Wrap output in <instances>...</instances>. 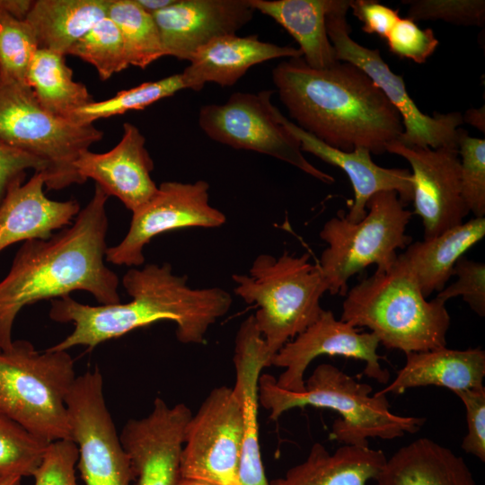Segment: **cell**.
<instances>
[{
	"mask_svg": "<svg viewBox=\"0 0 485 485\" xmlns=\"http://www.w3.org/2000/svg\"><path fill=\"white\" fill-rule=\"evenodd\" d=\"M109 196L95 184L94 193L72 224L47 240L25 241L8 274L0 281V350L12 343L14 320L29 304L92 294L101 304L120 302L119 280L105 264Z\"/></svg>",
	"mask_w": 485,
	"mask_h": 485,
	"instance_id": "cell-1",
	"label": "cell"
},
{
	"mask_svg": "<svg viewBox=\"0 0 485 485\" xmlns=\"http://www.w3.org/2000/svg\"><path fill=\"white\" fill-rule=\"evenodd\" d=\"M122 286L131 297L125 304L88 305L70 295L51 300V320L71 322L74 330L49 349L67 351L75 346L93 349L161 321L176 324V338L181 343L200 344L210 326L227 313L233 302L223 288L190 287L188 278L175 275L170 263L130 269L122 278Z\"/></svg>",
	"mask_w": 485,
	"mask_h": 485,
	"instance_id": "cell-2",
	"label": "cell"
},
{
	"mask_svg": "<svg viewBox=\"0 0 485 485\" xmlns=\"http://www.w3.org/2000/svg\"><path fill=\"white\" fill-rule=\"evenodd\" d=\"M272 80L295 124L331 147H364L379 155L403 133L397 110L350 63L315 69L303 57H291L273 68Z\"/></svg>",
	"mask_w": 485,
	"mask_h": 485,
	"instance_id": "cell-3",
	"label": "cell"
},
{
	"mask_svg": "<svg viewBox=\"0 0 485 485\" xmlns=\"http://www.w3.org/2000/svg\"><path fill=\"white\" fill-rule=\"evenodd\" d=\"M345 296L340 320L369 329L389 349L406 355L446 347L451 319L445 303L427 300L401 254Z\"/></svg>",
	"mask_w": 485,
	"mask_h": 485,
	"instance_id": "cell-4",
	"label": "cell"
},
{
	"mask_svg": "<svg viewBox=\"0 0 485 485\" xmlns=\"http://www.w3.org/2000/svg\"><path fill=\"white\" fill-rule=\"evenodd\" d=\"M372 392L370 384L327 363L317 366L304 380L302 392L280 389L271 375L259 378V402L270 419L278 420L285 412L306 406L334 410L340 418L332 424L330 439L342 445L368 446L369 438H399L419 432L425 424L422 417L394 414L386 395H371Z\"/></svg>",
	"mask_w": 485,
	"mask_h": 485,
	"instance_id": "cell-5",
	"label": "cell"
},
{
	"mask_svg": "<svg viewBox=\"0 0 485 485\" xmlns=\"http://www.w3.org/2000/svg\"><path fill=\"white\" fill-rule=\"evenodd\" d=\"M234 293L255 304L252 314L271 361L289 340L313 324L323 309L320 300L328 287L318 264L310 255L285 251L280 257L260 254L249 275L234 274Z\"/></svg>",
	"mask_w": 485,
	"mask_h": 485,
	"instance_id": "cell-6",
	"label": "cell"
},
{
	"mask_svg": "<svg viewBox=\"0 0 485 485\" xmlns=\"http://www.w3.org/2000/svg\"><path fill=\"white\" fill-rule=\"evenodd\" d=\"M75 378L67 351L14 340L0 350V410L48 443L72 440L66 399Z\"/></svg>",
	"mask_w": 485,
	"mask_h": 485,
	"instance_id": "cell-7",
	"label": "cell"
},
{
	"mask_svg": "<svg viewBox=\"0 0 485 485\" xmlns=\"http://www.w3.org/2000/svg\"><path fill=\"white\" fill-rule=\"evenodd\" d=\"M395 191H381L370 198L367 213L357 223L348 220L340 210L320 232L327 244L318 263L328 292L346 295L349 278L375 264L376 271L389 269L397 260V250L412 242L406 234L412 212Z\"/></svg>",
	"mask_w": 485,
	"mask_h": 485,
	"instance_id": "cell-8",
	"label": "cell"
},
{
	"mask_svg": "<svg viewBox=\"0 0 485 485\" xmlns=\"http://www.w3.org/2000/svg\"><path fill=\"white\" fill-rule=\"evenodd\" d=\"M102 137L93 124L81 125L48 113L29 85L0 77V141L44 163L48 190L84 183L75 163Z\"/></svg>",
	"mask_w": 485,
	"mask_h": 485,
	"instance_id": "cell-9",
	"label": "cell"
},
{
	"mask_svg": "<svg viewBox=\"0 0 485 485\" xmlns=\"http://www.w3.org/2000/svg\"><path fill=\"white\" fill-rule=\"evenodd\" d=\"M274 91L233 93L222 104H206L198 125L212 140L235 149L267 154L287 163L327 184L334 178L304 156L299 141L280 123L271 102Z\"/></svg>",
	"mask_w": 485,
	"mask_h": 485,
	"instance_id": "cell-10",
	"label": "cell"
},
{
	"mask_svg": "<svg viewBox=\"0 0 485 485\" xmlns=\"http://www.w3.org/2000/svg\"><path fill=\"white\" fill-rule=\"evenodd\" d=\"M349 4L326 16V30L338 61L350 63L365 72L399 112L403 133L398 142L406 146L436 149L457 146L463 115L458 111L445 114H424L409 95L402 76L394 74L381 57L379 49H371L356 42L347 21Z\"/></svg>",
	"mask_w": 485,
	"mask_h": 485,
	"instance_id": "cell-11",
	"label": "cell"
},
{
	"mask_svg": "<svg viewBox=\"0 0 485 485\" xmlns=\"http://www.w3.org/2000/svg\"><path fill=\"white\" fill-rule=\"evenodd\" d=\"M242 441V401L225 385L211 390L190 419L181 455V478L238 485Z\"/></svg>",
	"mask_w": 485,
	"mask_h": 485,
	"instance_id": "cell-12",
	"label": "cell"
},
{
	"mask_svg": "<svg viewBox=\"0 0 485 485\" xmlns=\"http://www.w3.org/2000/svg\"><path fill=\"white\" fill-rule=\"evenodd\" d=\"M66 403L85 485H130L134 478L129 458L108 410L97 367L76 376Z\"/></svg>",
	"mask_w": 485,
	"mask_h": 485,
	"instance_id": "cell-13",
	"label": "cell"
},
{
	"mask_svg": "<svg viewBox=\"0 0 485 485\" xmlns=\"http://www.w3.org/2000/svg\"><path fill=\"white\" fill-rule=\"evenodd\" d=\"M225 222V214L209 203L207 181L162 182L154 197L132 212L127 234L119 243L107 248L105 260L138 267L145 262V246L154 237L182 228H216Z\"/></svg>",
	"mask_w": 485,
	"mask_h": 485,
	"instance_id": "cell-14",
	"label": "cell"
},
{
	"mask_svg": "<svg viewBox=\"0 0 485 485\" xmlns=\"http://www.w3.org/2000/svg\"><path fill=\"white\" fill-rule=\"evenodd\" d=\"M380 342L372 332H359L349 323L336 319L331 311L323 310L320 317L303 332L287 342L271 358L270 366L284 368L275 378L280 389L304 391V373L322 355L341 356L362 360L364 375L381 384H387L390 373L380 364L377 354Z\"/></svg>",
	"mask_w": 485,
	"mask_h": 485,
	"instance_id": "cell-15",
	"label": "cell"
},
{
	"mask_svg": "<svg viewBox=\"0 0 485 485\" xmlns=\"http://www.w3.org/2000/svg\"><path fill=\"white\" fill-rule=\"evenodd\" d=\"M386 152L406 159L413 178L414 214L420 216L424 239L463 223L470 213L462 195L458 146L436 149L392 142Z\"/></svg>",
	"mask_w": 485,
	"mask_h": 485,
	"instance_id": "cell-16",
	"label": "cell"
},
{
	"mask_svg": "<svg viewBox=\"0 0 485 485\" xmlns=\"http://www.w3.org/2000/svg\"><path fill=\"white\" fill-rule=\"evenodd\" d=\"M191 416L186 404L170 407L157 397L147 416L127 421L119 437L137 485H177L185 430Z\"/></svg>",
	"mask_w": 485,
	"mask_h": 485,
	"instance_id": "cell-17",
	"label": "cell"
},
{
	"mask_svg": "<svg viewBox=\"0 0 485 485\" xmlns=\"http://www.w3.org/2000/svg\"><path fill=\"white\" fill-rule=\"evenodd\" d=\"M254 13L250 0H174L153 17L165 56L190 61L214 39L236 34Z\"/></svg>",
	"mask_w": 485,
	"mask_h": 485,
	"instance_id": "cell-18",
	"label": "cell"
},
{
	"mask_svg": "<svg viewBox=\"0 0 485 485\" xmlns=\"http://www.w3.org/2000/svg\"><path fill=\"white\" fill-rule=\"evenodd\" d=\"M75 167L86 181L95 184L110 197L119 198L131 212L149 201L158 190L151 172L154 161L146 147V138L137 127L126 122L120 141L110 151H84Z\"/></svg>",
	"mask_w": 485,
	"mask_h": 485,
	"instance_id": "cell-19",
	"label": "cell"
},
{
	"mask_svg": "<svg viewBox=\"0 0 485 485\" xmlns=\"http://www.w3.org/2000/svg\"><path fill=\"white\" fill-rule=\"evenodd\" d=\"M234 390L242 407V441L237 472L238 485H269L260 454L258 423L259 378L270 366L264 340L253 315L240 325L234 341Z\"/></svg>",
	"mask_w": 485,
	"mask_h": 485,
	"instance_id": "cell-20",
	"label": "cell"
},
{
	"mask_svg": "<svg viewBox=\"0 0 485 485\" xmlns=\"http://www.w3.org/2000/svg\"><path fill=\"white\" fill-rule=\"evenodd\" d=\"M276 115L299 141L302 152L310 153L340 168L348 175L354 191V200L345 215L350 222L357 223L366 216V204L377 192L395 191L405 205L412 201L413 178L410 170L381 167L374 163L371 152L364 147L355 148L351 152L331 147L287 119L278 109Z\"/></svg>",
	"mask_w": 485,
	"mask_h": 485,
	"instance_id": "cell-21",
	"label": "cell"
},
{
	"mask_svg": "<svg viewBox=\"0 0 485 485\" xmlns=\"http://www.w3.org/2000/svg\"><path fill=\"white\" fill-rule=\"evenodd\" d=\"M44 186V175L35 172L7 193L0 205V252L18 242L49 239L55 231L70 225L80 212L77 200H52Z\"/></svg>",
	"mask_w": 485,
	"mask_h": 485,
	"instance_id": "cell-22",
	"label": "cell"
},
{
	"mask_svg": "<svg viewBox=\"0 0 485 485\" xmlns=\"http://www.w3.org/2000/svg\"><path fill=\"white\" fill-rule=\"evenodd\" d=\"M300 57L299 48L265 42L257 35H225L199 48L181 75L185 89L199 92L207 83L234 85L251 66L270 59Z\"/></svg>",
	"mask_w": 485,
	"mask_h": 485,
	"instance_id": "cell-23",
	"label": "cell"
},
{
	"mask_svg": "<svg viewBox=\"0 0 485 485\" xmlns=\"http://www.w3.org/2000/svg\"><path fill=\"white\" fill-rule=\"evenodd\" d=\"M485 351L446 347L406 354L404 366L381 394H401L408 389L435 385L459 391L483 387Z\"/></svg>",
	"mask_w": 485,
	"mask_h": 485,
	"instance_id": "cell-24",
	"label": "cell"
},
{
	"mask_svg": "<svg viewBox=\"0 0 485 485\" xmlns=\"http://www.w3.org/2000/svg\"><path fill=\"white\" fill-rule=\"evenodd\" d=\"M375 485H476L463 457L420 437L386 459Z\"/></svg>",
	"mask_w": 485,
	"mask_h": 485,
	"instance_id": "cell-25",
	"label": "cell"
},
{
	"mask_svg": "<svg viewBox=\"0 0 485 485\" xmlns=\"http://www.w3.org/2000/svg\"><path fill=\"white\" fill-rule=\"evenodd\" d=\"M386 457L369 446L342 445L331 453L314 443L306 458L269 485H366L382 470Z\"/></svg>",
	"mask_w": 485,
	"mask_h": 485,
	"instance_id": "cell-26",
	"label": "cell"
},
{
	"mask_svg": "<svg viewBox=\"0 0 485 485\" xmlns=\"http://www.w3.org/2000/svg\"><path fill=\"white\" fill-rule=\"evenodd\" d=\"M253 9L277 22L298 43L305 63L315 69L335 64L326 16L350 0H250Z\"/></svg>",
	"mask_w": 485,
	"mask_h": 485,
	"instance_id": "cell-27",
	"label": "cell"
},
{
	"mask_svg": "<svg viewBox=\"0 0 485 485\" xmlns=\"http://www.w3.org/2000/svg\"><path fill=\"white\" fill-rule=\"evenodd\" d=\"M485 235V218L474 217L441 234L411 242L401 253L427 298L445 287L456 261Z\"/></svg>",
	"mask_w": 485,
	"mask_h": 485,
	"instance_id": "cell-28",
	"label": "cell"
},
{
	"mask_svg": "<svg viewBox=\"0 0 485 485\" xmlns=\"http://www.w3.org/2000/svg\"><path fill=\"white\" fill-rule=\"evenodd\" d=\"M109 0H36L24 19L40 48L66 56L95 24L107 17Z\"/></svg>",
	"mask_w": 485,
	"mask_h": 485,
	"instance_id": "cell-29",
	"label": "cell"
},
{
	"mask_svg": "<svg viewBox=\"0 0 485 485\" xmlns=\"http://www.w3.org/2000/svg\"><path fill=\"white\" fill-rule=\"evenodd\" d=\"M27 84L40 106L60 119L70 120L73 113L94 101L87 87L73 79L65 56L39 48L31 62Z\"/></svg>",
	"mask_w": 485,
	"mask_h": 485,
	"instance_id": "cell-30",
	"label": "cell"
},
{
	"mask_svg": "<svg viewBox=\"0 0 485 485\" xmlns=\"http://www.w3.org/2000/svg\"><path fill=\"white\" fill-rule=\"evenodd\" d=\"M107 17L120 32L129 66L145 69L165 56L153 15L136 0H109Z\"/></svg>",
	"mask_w": 485,
	"mask_h": 485,
	"instance_id": "cell-31",
	"label": "cell"
},
{
	"mask_svg": "<svg viewBox=\"0 0 485 485\" xmlns=\"http://www.w3.org/2000/svg\"><path fill=\"white\" fill-rule=\"evenodd\" d=\"M183 89L185 86L181 74L154 82H146L136 87L120 91L110 99L94 101L76 110L70 120L81 125L93 124L98 119L143 110Z\"/></svg>",
	"mask_w": 485,
	"mask_h": 485,
	"instance_id": "cell-32",
	"label": "cell"
},
{
	"mask_svg": "<svg viewBox=\"0 0 485 485\" xmlns=\"http://www.w3.org/2000/svg\"><path fill=\"white\" fill-rule=\"evenodd\" d=\"M67 55L91 64L102 81L129 66L120 32L109 17L95 24Z\"/></svg>",
	"mask_w": 485,
	"mask_h": 485,
	"instance_id": "cell-33",
	"label": "cell"
},
{
	"mask_svg": "<svg viewBox=\"0 0 485 485\" xmlns=\"http://www.w3.org/2000/svg\"><path fill=\"white\" fill-rule=\"evenodd\" d=\"M48 444L0 410V481L32 476Z\"/></svg>",
	"mask_w": 485,
	"mask_h": 485,
	"instance_id": "cell-34",
	"label": "cell"
},
{
	"mask_svg": "<svg viewBox=\"0 0 485 485\" xmlns=\"http://www.w3.org/2000/svg\"><path fill=\"white\" fill-rule=\"evenodd\" d=\"M39 48L36 35L28 22L12 16L2 9L0 13V77L27 84L28 70Z\"/></svg>",
	"mask_w": 485,
	"mask_h": 485,
	"instance_id": "cell-35",
	"label": "cell"
},
{
	"mask_svg": "<svg viewBox=\"0 0 485 485\" xmlns=\"http://www.w3.org/2000/svg\"><path fill=\"white\" fill-rule=\"evenodd\" d=\"M462 195L475 217L485 215V140L460 128L457 138Z\"/></svg>",
	"mask_w": 485,
	"mask_h": 485,
	"instance_id": "cell-36",
	"label": "cell"
},
{
	"mask_svg": "<svg viewBox=\"0 0 485 485\" xmlns=\"http://www.w3.org/2000/svg\"><path fill=\"white\" fill-rule=\"evenodd\" d=\"M408 18L414 22L441 20L456 25L483 26L484 0H407Z\"/></svg>",
	"mask_w": 485,
	"mask_h": 485,
	"instance_id": "cell-37",
	"label": "cell"
},
{
	"mask_svg": "<svg viewBox=\"0 0 485 485\" xmlns=\"http://www.w3.org/2000/svg\"><path fill=\"white\" fill-rule=\"evenodd\" d=\"M452 276L457 279L437 293L435 298L446 303L461 295L479 316L485 315V264L461 257L455 263Z\"/></svg>",
	"mask_w": 485,
	"mask_h": 485,
	"instance_id": "cell-38",
	"label": "cell"
},
{
	"mask_svg": "<svg viewBox=\"0 0 485 485\" xmlns=\"http://www.w3.org/2000/svg\"><path fill=\"white\" fill-rule=\"evenodd\" d=\"M78 449L72 440H57L48 445L32 477L34 485H78L75 465Z\"/></svg>",
	"mask_w": 485,
	"mask_h": 485,
	"instance_id": "cell-39",
	"label": "cell"
},
{
	"mask_svg": "<svg viewBox=\"0 0 485 485\" xmlns=\"http://www.w3.org/2000/svg\"><path fill=\"white\" fill-rule=\"evenodd\" d=\"M390 51L401 58L423 64L439 45L432 29H420L410 18H400L386 38Z\"/></svg>",
	"mask_w": 485,
	"mask_h": 485,
	"instance_id": "cell-40",
	"label": "cell"
},
{
	"mask_svg": "<svg viewBox=\"0 0 485 485\" xmlns=\"http://www.w3.org/2000/svg\"><path fill=\"white\" fill-rule=\"evenodd\" d=\"M466 411L467 433L462 449L485 462V387L454 392Z\"/></svg>",
	"mask_w": 485,
	"mask_h": 485,
	"instance_id": "cell-41",
	"label": "cell"
},
{
	"mask_svg": "<svg viewBox=\"0 0 485 485\" xmlns=\"http://www.w3.org/2000/svg\"><path fill=\"white\" fill-rule=\"evenodd\" d=\"M30 169L43 174L45 164L29 153L0 141V205L15 184L23 182Z\"/></svg>",
	"mask_w": 485,
	"mask_h": 485,
	"instance_id": "cell-42",
	"label": "cell"
},
{
	"mask_svg": "<svg viewBox=\"0 0 485 485\" xmlns=\"http://www.w3.org/2000/svg\"><path fill=\"white\" fill-rule=\"evenodd\" d=\"M350 8L353 14L362 22L364 32L376 34L385 40L401 18L398 10L374 0H350Z\"/></svg>",
	"mask_w": 485,
	"mask_h": 485,
	"instance_id": "cell-43",
	"label": "cell"
},
{
	"mask_svg": "<svg viewBox=\"0 0 485 485\" xmlns=\"http://www.w3.org/2000/svg\"><path fill=\"white\" fill-rule=\"evenodd\" d=\"M32 4L31 0H0L2 9L20 20L26 18Z\"/></svg>",
	"mask_w": 485,
	"mask_h": 485,
	"instance_id": "cell-44",
	"label": "cell"
},
{
	"mask_svg": "<svg viewBox=\"0 0 485 485\" xmlns=\"http://www.w3.org/2000/svg\"><path fill=\"white\" fill-rule=\"evenodd\" d=\"M463 121L477 128L484 133L485 131V110L484 106L480 109H470L463 116Z\"/></svg>",
	"mask_w": 485,
	"mask_h": 485,
	"instance_id": "cell-45",
	"label": "cell"
},
{
	"mask_svg": "<svg viewBox=\"0 0 485 485\" xmlns=\"http://www.w3.org/2000/svg\"><path fill=\"white\" fill-rule=\"evenodd\" d=\"M146 12L154 14L170 5L174 0H136Z\"/></svg>",
	"mask_w": 485,
	"mask_h": 485,
	"instance_id": "cell-46",
	"label": "cell"
},
{
	"mask_svg": "<svg viewBox=\"0 0 485 485\" xmlns=\"http://www.w3.org/2000/svg\"><path fill=\"white\" fill-rule=\"evenodd\" d=\"M177 485H213V484L204 482L201 481H197V480L180 478Z\"/></svg>",
	"mask_w": 485,
	"mask_h": 485,
	"instance_id": "cell-47",
	"label": "cell"
},
{
	"mask_svg": "<svg viewBox=\"0 0 485 485\" xmlns=\"http://www.w3.org/2000/svg\"><path fill=\"white\" fill-rule=\"evenodd\" d=\"M21 477L13 476L0 481V485H20Z\"/></svg>",
	"mask_w": 485,
	"mask_h": 485,
	"instance_id": "cell-48",
	"label": "cell"
},
{
	"mask_svg": "<svg viewBox=\"0 0 485 485\" xmlns=\"http://www.w3.org/2000/svg\"><path fill=\"white\" fill-rule=\"evenodd\" d=\"M1 11H2V8H1V6H0V13H1Z\"/></svg>",
	"mask_w": 485,
	"mask_h": 485,
	"instance_id": "cell-49",
	"label": "cell"
}]
</instances>
